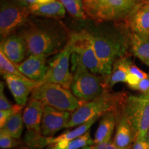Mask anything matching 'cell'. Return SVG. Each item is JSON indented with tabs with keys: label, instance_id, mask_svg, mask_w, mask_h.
I'll return each mask as SVG.
<instances>
[{
	"label": "cell",
	"instance_id": "cell-1",
	"mask_svg": "<svg viewBox=\"0 0 149 149\" xmlns=\"http://www.w3.org/2000/svg\"><path fill=\"white\" fill-rule=\"evenodd\" d=\"M84 29L95 51L102 77L111 73L117 59L130 55L132 33L125 22L93 23Z\"/></svg>",
	"mask_w": 149,
	"mask_h": 149
},
{
	"label": "cell",
	"instance_id": "cell-2",
	"mask_svg": "<svg viewBox=\"0 0 149 149\" xmlns=\"http://www.w3.org/2000/svg\"><path fill=\"white\" fill-rule=\"evenodd\" d=\"M59 19H35L28 22L19 33L25 41L26 56L48 57L62 51L69 42L70 33Z\"/></svg>",
	"mask_w": 149,
	"mask_h": 149
},
{
	"label": "cell",
	"instance_id": "cell-3",
	"mask_svg": "<svg viewBox=\"0 0 149 149\" xmlns=\"http://www.w3.org/2000/svg\"><path fill=\"white\" fill-rule=\"evenodd\" d=\"M127 96L125 92H111L110 89L105 88L100 95L86 102L72 112L66 128L75 127L108 112L117 111L122 107Z\"/></svg>",
	"mask_w": 149,
	"mask_h": 149
},
{
	"label": "cell",
	"instance_id": "cell-4",
	"mask_svg": "<svg viewBox=\"0 0 149 149\" xmlns=\"http://www.w3.org/2000/svg\"><path fill=\"white\" fill-rule=\"evenodd\" d=\"M87 19L95 24L104 22H125L135 8L126 0H82Z\"/></svg>",
	"mask_w": 149,
	"mask_h": 149
},
{
	"label": "cell",
	"instance_id": "cell-5",
	"mask_svg": "<svg viewBox=\"0 0 149 149\" xmlns=\"http://www.w3.org/2000/svg\"><path fill=\"white\" fill-rule=\"evenodd\" d=\"M71 71L73 78L70 91L76 97L84 102L94 100L103 93V78L93 73L86 67L76 54L70 57Z\"/></svg>",
	"mask_w": 149,
	"mask_h": 149
},
{
	"label": "cell",
	"instance_id": "cell-6",
	"mask_svg": "<svg viewBox=\"0 0 149 149\" xmlns=\"http://www.w3.org/2000/svg\"><path fill=\"white\" fill-rule=\"evenodd\" d=\"M31 98L40 100L44 106L68 112H74L86 102L76 97L69 89L53 83L38 86L32 91Z\"/></svg>",
	"mask_w": 149,
	"mask_h": 149
},
{
	"label": "cell",
	"instance_id": "cell-7",
	"mask_svg": "<svg viewBox=\"0 0 149 149\" xmlns=\"http://www.w3.org/2000/svg\"><path fill=\"white\" fill-rule=\"evenodd\" d=\"M123 108L136 137L147 138L149 129V97L141 94L137 96L128 95Z\"/></svg>",
	"mask_w": 149,
	"mask_h": 149
},
{
	"label": "cell",
	"instance_id": "cell-8",
	"mask_svg": "<svg viewBox=\"0 0 149 149\" xmlns=\"http://www.w3.org/2000/svg\"><path fill=\"white\" fill-rule=\"evenodd\" d=\"M28 8L13 0H1L0 8L1 39L17 33L31 19Z\"/></svg>",
	"mask_w": 149,
	"mask_h": 149
},
{
	"label": "cell",
	"instance_id": "cell-9",
	"mask_svg": "<svg viewBox=\"0 0 149 149\" xmlns=\"http://www.w3.org/2000/svg\"><path fill=\"white\" fill-rule=\"evenodd\" d=\"M72 49L68 42L66 47L56 54L48 62V70L42 84H57L70 89L73 74L70 70Z\"/></svg>",
	"mask_w": 149,
	"mask_h": 149
},
{
	"label": "cell",
	"instance_id": "cell-10",
	"mask_svg": "<svg viewBox=\"0 0 149 149\" xmlns=\"http://www.w3.org/2000/svg\"><path fill=\"white\" fill-rule=\"evenodd\" d=\"M69 43L72 53L78 56L83 64L93 73L100 74V62L85 30L70 33Z\"/></svg>",
	"mask_w": 149,
	"mask_h": 149
},
{
	"label": "cell",
	"instance_id": "cell-11",
	"mask_svg": "<svg viewBox=\"0 0 149 149\" xmlns=\"http://www.w3.org/2000/svg\"><path fill=\"white\" fill-rule=\"evenodd\" d=\"M126 26L143 40L149 39V0L135 6L125 21Z\"/></svg>",
	"mask_w": 149,
	"mask_h": 149
},
{
	"label": "cell",
	"instance_id": "cell-12",
	"mask_svg": "<svg viewBox=\"0 0 149 149\" xmlns=\"http://www.w3.org/2000/svg\"><path fill=\"white\" fill-rule=\"evenodd\" d=\"M70 116V112L60 111L49 106H44L41 124L42 135L51 137L59 130L66 128Z\"/></svg>",
	"mask_w": 149,
	"mask_h": 149
},
{
	"label": "cell",
	"instance_id": "cell-13",
	"mask_svg": "<svg viewBox=\"0 0 149 149\" xmlns=\"http://www.w3.org/2000/svg\"><path fill=\"white\" fill-rule=\"evenodd\" d=\"M16 103L24 107L26 104L30 93L35 88L42 84L27 77H21L11 74H2Z\"/></svg>",
	"mask_w": 149,
	"mask_h": 149
},
{
	"label": "cell",
	"instance_id": "cell-14",
	"mask_svg": "<svg viewBox=\"0 0 149 149\" xmlns=\"http://www.w3.org/2000/svg\"><path fill=\"white\" fill-rule=\"evenodd\" d=\"M135 139V133L122 106L117 113L116 131L113 143L117 149H130Z\"/></svg>",
	"mask_w": 149,
	"mask_h": 149
},
{
	"label": "cell",
	"instance_id": "cell-15",
	"mask_svg": "<svg viewBox=\"0 0 149 149\" xmlns=\"http://www.w3.org/2000/svg\"><path fill=\"white\" fill-rule=\"evenodd\" d=\"M15 65L24 76L42 84L48 70L47 57L42 55H31L21 63Z\"/></svg>",
	"mask_w": 149,
	"mask_h": 149
},
{
	"label": "cell",
	"instance_id": "cell-16",
	"mask_svg": "<svg viewBox=\"0 0 149 149\" xmlns=\"http://www.w3.org/2000/svg\"><path fill=\"white\" fill-rule=\"evenodd\" d=\"M0 51L13 64H18L26 56V45L23 37L16 33L1 40Z\"/></svg>",
	"mask_w": 149,
	"mask_h": 149
},
{
	"label": "cell",
	"instance_id": "cell-17",
	"mask_svg": "<svg viewBox=\"0 0 149 149\" xmlns=\"http://www.w3.org/2000/svg\"><path fill=\"white\" fill-rule=\"evenodd\" d=\"M44 104L40 100L31 98L24 110L22 117L29 132L41 133V124L44 113Z\"/></svg>",
	"mask_w": 149,
	"mask_h": 149
},
{
	"label": "cell",
	"instance_id": "cell-18",
	"mask_svg": "<svg viewBox=\"0 0 149 149\" xmlns=\"http://www.w3.org/2000/svg\"><path fill=\"white\" fill-rule=\"evenodd\" d=\"M133 61L130 55L117 59L112 67L111 73L103 78L104 88L111 89L115 84L120 82L126 83L128 70Z\"/></svg>",
	"mask_w": 149,
	"mask_h": 149
},
{
	"label": "cell",
	"instance_id": "cell-19",
	"mask_svg": "<svg viewBox=\"0 0 149 149\" xmlns=\"http://www.w3.org/2000/svg\"><path fill=\"white\" fill-rule=\"evenodd\" d=\"M28 10L34 17L60 19L65 17L66 10L59 0H55L48 3H36L28 8Z\"/></svg>",
	"mask_w": 149,
	"mask_h": 149
},
{
	"label": "cell",
	"instance_id": "cell-20",
	"mask_svg": "<svg viewBox=\"0 0 149 149\" xmlns=\"http://www.w3.org/2000/svg\"><path fill=\"white\" fill-rule=\"evenodd\" d=\"M117 111L118 110L116 111H110L102 115L95 134V144L108 142L111 140L112 135L116 127Z\"/></svg>",
	"mask_w": 149,
	"mask_h": 149
},
{
	"label": "cell",
	"instance_id": "cell-21",
	"mask_svg": "<svg viewBox=\"0 0 149 149\" xmlns=\"http://www.w3.org/2000/svg\"><path fill=\"white\" fill-rule=\"evenodd\" d=\"M130 53L149 67V39L143 40L135 34L132 33Z\"/></svg>",
	"mask_w": 149,
	"mask_h": 149
},
{
	"label": "cell",
	"instance_id": "cell-22",
	"mask_svg": "<svg viewBox=\"0 0 149 149\" xmlns=\"http://www.w3.org/2000/svg\"><path fill=\"white\" fill-rule=\"evenodd\" d=\"M95 144L94 139L91 137L90 131L70 141L61 140L53 144L52 149H79Z\"/></svg>",
	"mask_w": 149,
	"mask_h": 149
},
{
	"label": "cell",
	"instance_id": "cell-23",
	"mask_svg": "<svg viewBox=\"0 0 149 149\" xmlns=\"http://www.w3.org/2000/svg\"><path fill=\"white\" fill-rule=\"evenodd\" d=\"M24 124L22 112H19L8 119L2 128L14 138L19 139L23 133Z\"/></svg>",
	"mask_w": 149,
	"mask_h": 149
},
{
	"label": "cell",
	"instance_id": "cell-24",
	"mask_svg": "<svg viewBox=\"0 0 149 149\" xmlns=\"http://www.w3.org/2000/svg\"><path fill=\"white\" fill-rule=\"evenodd\" d=\"M72 17L78 20L87 19L84 11L82 0H59Z\"/></svg>",
	"mask_w": 149,
	"mask_h": 149
},
{
	"label": "cell",
	"instance_id": "cell-25",
	"mask_svg": "<svg viewBox=\"0 0 149 149\" xmlns=\"http://www.w3.org/2000/svg\"><path fill=\"white\" fill-rule=\"evenodd\" d=\"M148 74L139 69L138 67L133 64L130 66L128 70L126 84L129 86L130 88L133 89L140 82L141 80L146 78Z\"/></svg>",
	"mask_w": 149,
	"mask_h": 149
},
{
	"label": "cell",
	"instance_id": "cell-26",
	"mask_svg": "<svg viewBox=\"0 0 149 149\" xmlns=\"http://www.w3.org/2000/svg\"><path fill=\"white\" fill-rule=\"evenodd\" d=\"M0 70L1 75L3 74H11L21 77H26L19 70L16 65L7 58L1 51H0Z\"/></svg>",
	"mask_w": 149,
	"mask_h": 149
},
{
	"label": "cell",
	"instance_id": "cell-27",
	"mask_svg": "<svg viewBox=\"0 0 149 149\" xmlns=\"http://www.w3.org/2000/svg\"><path fill=\"white\" fill-rule=\"evenodd\" d=\"M18 139L14 138L4 129L0 130V147L1 149L14 148L19 144Z\"/></svg>",
	"mask_w": 149,
	"mask_h": 149
},
{
	"label": "cell",
	"instance_id": "cell-28",
	"mask_svg": "<svg viewBox=\"0 0 149 149\" xmlns=\"http://www.w3.org/2000/svg\"><path fill=\"white\" fill-rule=\"evenodd\" d=\"M22 108L23 107L17 104L15 105H13L12 107L9 109L0 111V128H2L4 126L8 119L10 118L13 115H15L19 112H21Z\"/></svg>",
	"mask_w": 149,
	"mask_h": 149
},
{
	"label": "cell",
	"instance_id": "cell-29",
	"mask_svg": "<svg viewBox=\"0 0 149 149\" xmlns=\"http://www.w3.org/2000/svg\"><path fill=\"white\" fill-rule=\"evenodd\" d=\"M12 104L5 95L4 86L2 81L0 83V111L9 109L12 107Z\"/></svg>",
	"mask_w": 149,
	"mask_h": 149
},
{
	"label": "cell",
	"instance_id": "cell-30",
	"mask_svg": "<svg viewBox=\"0 0 149 149\" xmlns=\"http://www.w3.org/2000/svg\"><path fill=\"white\" fill-rule=\"evenodd\" d=\"M133 90L138 91L141 95L149 97V74L146 78L141 80L140 82L136 86Z\"/></svg>",
	"mask_w": 149,
	"mask_h": 149
},
{
	"label": "cell",
	"instance_id": "cell-31",
	"mask_svg": "<svg viewBox=\"0 0 149 149\" xmlns=\"http://www.w3.org/2000/svg\"><path fill=\"white\" fill-rule=\"evenodd\" d=\"M130 149H149L148 139L136 137Z\"/></svg>",
	"mask_w": 149,
	"mask_h": 149
},
{
	"label": "cell",
	"instance_id": "cell-32",
	"mask_svg": "<svg viewBox=\"0 0 149 149\" xmlns=\"http://www.w3.org/2000/svg\"><path fill=\"white\" fill-rule=\"evenodd\" d=\"M93 149H117L116 146L113 143V141H109L108 142L95 144L92 146Z\"/></svg>",
	"mask_w": 149,
	"mask_h": 149
},
{
	"label": "cell",
	"instance_id": "cell-33",
	"mask_svg": "<svg viewBox=\"0 0 149 149\" xmlns=\"http://www.w3.org/2000/svg\"><path fill=\"white\" fill-rule=\"evenodd\" d=\"M16 1L19 4H20L22 6L26 7V8H29L31 6H33L36 3H38V0H13Z\"/></svg>",
	"mask_w": 149,
	"mask_h": 149
},
{
	"label": "cell",
	"instance_id": "cell-34",
	"mask_svg": "<svg viewBox=\"0 0 149 149\" xmlns=\"http://www.w3.org/2000/svg\"><path fill=\"white\" fill-rule=\"evenodd\" d=\"M126 1H129V2L132 3H133V4L137 5V4H138V3L141 2V1H144V0H126Z\"/></svg>",
	"mask_w": 149,
	"mask_h": 149
},
{
	"label": "cell",
	"instance_id": "cell-35",
	"mask_svg": "<svg viewBox=\"0 0 149 149\" xmlns=\"http://www.w3.org/2000/svg\"><path fill=\"white\" fill-rule=\"evenodd\" d=\"M81 149H93L92 146H86L84 148H81Z\"/></svg>",
	"mask_w": 149,
	"mask_h": 149
},
{
	"label": "cell",
	"instance_id": "cell-36",
	"mask_svg": "<svg viewBox=\"0 0 149 149\" xmlns=\"http://www.w3.org/2000/svg\"><path fill=\"white\" fill-rule=\"evenodd\" d=\"M147 139H148V142L149 144V129H148V136H147Z\"/></svg>",
	"mask_w": 149,
	"mask_h": 149
},
{
	"label": "cell",
	"instance_id": "cell-37",
	"mask_svg": "<svg viewBox=\"0 0 149 149\" xmlns=\"http://www.w3.org/2000/svg\"><path fill=\"white\" fill-rule=\"evenodd\" d=\"M51 149H52V148H51Z\"/></svg>",
	"mask_w": 149,
	"mask_h": 149
}]
</instances>
